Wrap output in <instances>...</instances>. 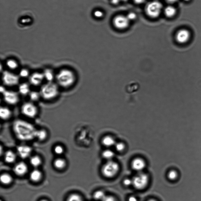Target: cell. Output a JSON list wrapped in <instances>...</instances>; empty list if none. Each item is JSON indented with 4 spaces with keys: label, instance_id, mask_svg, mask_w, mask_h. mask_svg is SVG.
Returning <instances> with one entry per match:
<instances>
[{
    "label": "cell",
    "instance_id": "obj_1",
    "mask_svg": "<svg viewBox=\"0 0 201 201\" xmlns=\"http://www.w3.org/2000/svg\"><path fill=\"white\" fill-rule=\"evenodd\" d=\"M57 85L64 88L70 87L76 81L75 73L71 69L64 68L59 70L55 76Z\"/></svg>",
    "mask_w": 201,
    "mask_h": 201
},
{
    "label": "cell",
    "instance_id": "obj_2",
    "mask_svg": "<svg viewBox=\"0 0 201 201\" xmlns=\"http://www.w3.org/2000/svg\"><path fill=\"white\" fill-rule=\"evenodd\" d=\"M39 93L43 99L47 100L53 99L58 95V85L53 82H48L42 86Z\"/></svg>",
    "mask_w": 201,
    "mask_h": 201
},
{
    "label": "cell",
    "instance_id": "obj_3",
    "mask_svg": "<svg viewBox=\"0 0 201 201\" xmlns=\"http://www.w3.org/2000/svg\"><path fill=\"white\" fill-rule=\"evenodd\" d=\"M120 169L118 164L111 160L107 161L103 165L102 169V172L105 177L111 178L117 175Z\"/></svg>",
    "mask_w": 201,
    "mask_h": 201
},
{
    "label": "cell",
    "instance_id": "obj_4",
    "mask_svg": "<svg viewBox=\"0 0 201 201\" xmlns=\"http://www.w3.org/2000/svg\"><path fill=\"white\" fill-rule=\"evenodd\" d=\"M162 4L157 1L148 2L146 6L145 11L147 15L152 18H156L159 16L162 11Z\"/></svg>",
    "mask_w": 201,
    "mask_h": 201
},
{
    "label": "cell",
    "instance_id": "obj_5",
    "mask_svg": "<svg viewBox=\"0 0 201 201\" xmlns=\"http://www.w3.org/2000/svg\"><path fill=\"white\" fill-rule=\"evenodd\" d=\"M132 185L134 188L139 190L145 189L148 185L149 178L146 174L139 172L133 178Z\"/></svg>",
    "mask_w": 201,
    "mask_h": 201
},
{
    "label": "cell",
    "instance_id": "obj_6",
    "mask_svg": "<svg viewBox=\"0 0 201 201\" xmlns=\"http://www.w3.org/2000/svg\"><path fill=\"white\" fill-rule=\"evenodd\" d=\"M14 127L16 133H33L35 134L36 131L31 124L20 120L15 121Z\"/></svg>",
    "mask_w": 201,
    "mask_h": 201
},
{
    "label": "cell",
    "instance_id": "obj_7",
    "mask_svg": "<svg viewBox=\"0 0 201 201\" xmlns=\"http://www.w3.org/2000/svg\"><path fill=\"white\" fill-rule=\"evenodd\" d=\"M20 110L23 115L29 118L35 117L38 112V107L32 102L24 103L22 105Z\"/></svg>",
    "mask_w": 201,
    "mask_h": 201
},
{
    "label": "cell",
    "instance_id": "obj_8",
    "mask_svg": "<svg viewBox=\"0 0 201 201\" xmlns=\"http://www.w3.org/2000/svg\"><path fill=\"white\" fill-rule=\"evenodd\" d=\"M2 80L5 85L12 87L19 84L20 78L13 73L5 71L2 74Z\"/></svg>",
    "mask_w": 201,
    "mask_h": 201
},
{
    "label": "cell",
    "instance_id": "obj_9",
    "mask_svg": "<svg viewBox=\"0 0 201 201\" xmlns=\"http://www.w3.org/2000/svg\"><path fill=\"white\" fill-rule=\"evenodd\" d=\"M2 94L5 102L8 104L14 105L18 103L20 101L18 94L13 91L6 90Z\"/></svg>",
    "mask_w": 201,
    "mask_h": 201
},
{
    "label": "cell",
    "instance_id": "obj_10",
    "mask_svg": "<svg viewBox=\"0 0 201 201\" xmlns=\"http://www.w3.org/2000/svg\"><path fill=\"white\" fill-rule=\"evenodd\" d=\"M129 20L127 17L123 15H118L114 19V26L119 29H124L127 28L129 25Z\"/></svg>",
    "mask_w": 201,
    "mask_h": 201
},
{
    "label": "cell",
    "instance_id": "obj_11",
    "mask_svg": "<svg viewBox=\"0 0 201 201\" xmlns=\"http://www.w3.org/2000/svg\"><path fill=\"white\" fill-rule=\"evenodd\" d=\"M44 79L43 73L35 72L29 76V82L34 86H38L42 84Z\"/></svg>",
    "mask_w": 201,
    "mask_h": 201
},
{
    "label": "cell",
    "instance_id": "obj_12",
    "mask_svg": "<svg viewBox=\"0 0 201 201\" xmlns=\"http://www.w3.org/2000/svg\"><path fill=\"white\" fill-rule=\"evenodd\" d=\"M146 163L144 160L140 157H136L133 160L131 166L133 170L138 172H142L146 167Z\"/></svg>",
    "mask_w": 201,
    "mask_h": 201
},
{
    "label": "cell",
    "instance_id": "obj_13",
    "mask_svg": "<svg viewBox=\"0 0 201 201\" xmlns=\"http://www.w3.org/2000/svg\"><path fill=\"white\" fill-rule=\"evenodd\" d=\"M190 36V33L187 30L185 29H181L179 31L177 34L176 39L179 43H184L187 42Z\"/></svg>",
    "mask_w": 201,
    "mask_h": 201
},
{
    "label": "cell",
    "instance_id": "obj_14",
    "mask_svg": "<svg viewBox=\"0 0 201 201\" xmlns=\"http://www.w3.org/2000/svg\"><path fill=\"white\" fill-rule=\"evenodd\" d=\"M28 168L26 164L24 162L18 163L14 167V171L15 175L18 176H23L27 172Z\"/></svg>",
    "mask_w": 201,
    "mask_h": 201
},
{
    "label": "cell",
    "instance_id": "obj_15",
    "mask_svg": "<svg viewBox=\"0 0 201 201\" xmlns=\"http://www.w3.org/2000/svg\"><path fill=\"white\" fill-rule=\"evenodd\" d=\"M18 152L22 158H26L32 152L31 148L26 145L20 146L17 148Z\"/></svg>",
    "mask_w": 201,
    "mask_h": 201
},
{
    "label": "cell",
    "instance_id": "obj_16",
    "mask_svg": "<svg viewBox=\"0 0 201 201\" xmlns=\"http://www.w3.org/2000/svg\"><path fill=\"white\" fill-rule=\"evenodd\" d=\"M12 116V112L9 108L7 107H1L0 109V116L1 119L3 120H8Z\"/></svg>",
    "mask_w": 201,
    "mask_h": 201
},
{
    "label": "cell",
    "instance_id": "obj_17",
    "mask_svg": "<svg viewBox=\"0 0 201 201\" xmlns=\"http://www.w3.org/2000/svg\"><path fill=\"white\" fill-rule=\"evenodd\" d=\"M115 139L112 137L107 136L104 137L102 140V143L105 147H111L116 144Z\"/></svg>",
    "mask_w": 201,
    "mask_h": 201
},
{
    "label": "cell",
    "instance_id": "obj_18",
    "mask_svg": "<svg viewBox=\"0 0 201 201\" xmlns=\"http://www.w3.org/2000/svg\"><path fill=\"white\" fill-rule=\"evenodd\" d=\"M42 177L41 172L39 170L35 169L30 173L29 178L32 181L38 182L40 181Z\"/></svg>",
    "mask_w": 201,
    "mask_h": 201
},
{
    "label": "cell",
    "instance_id": "obj_19",
    "mask_svg": "<svg viewBox=\"0 0 201 201\" xmlns=\"http://www.w3.org/2000/svg\"><path fill=\"white\" fill-rule=\"evenodd\" d=\"M16 159V155L12 151H8L5 153V162L7 163H12L15 162Z\"/></svg>",
    "mask_w": 201,
    "mask_h": 201
},
{
    "label": "cell",
    "instance_id": "obj_20",
    "mask_svg": "<svg viewBox=\"0 0 201 201\" xmlns=\"http://www.w3.org/2000/svg\"><path fill=\"white\" fill-rule=\"evenodd\" d=\"M19 93L22 95L25 96L30 93V88L27 83H23L20 84L19 87Z\"/></svg>",
    "mask_w": 201,
    "mask_h": 201
},
{
    "label": "cell",
    "instance_id": "obj_21",
    "mask_svg": "<svg viewBox=\"0 0 201 201\" xmlns=\"http://www.w3.org/2000/svg\"><path fill=\"white\" fill-rule=\"evenodd\" d=\"M53 165L56 168L58 169H62L66 166V162L65 160L61 158L56 159L53 163Z\"/></svg>",
    "mask_w": 201,
    "mask_h": 201
},
{
    "label": "cell",
    "instance_id": "obj_22",
    "mask_svg": "<svg viewBox=\"0 0 201 201\" xmlns=\"http://www.w3.org/2000/svg\"><path fill=\"white\" fill-rule=\"evenodd\" d=\"M1 181L4 185H8L12 182L13 179L12 177L7 173L2 174L1 176Z\"/></svg>",
    "mask_w": 201,
    "mask_h": 201
},
{
    "label": "cell",
    "instance_id": "obj_23",
    "mask_svg": "<svg viewBox=\"0 0 201 201\" xmlns=\"http://www.w3.org/2000/svg\"><path fill=\"white\" fill-rule=\"evenodd\" d=\"M102 157L108 161L111 160L115 156V153L113 151L110 149H107L104 151L102 153Z\"/></svg>",
    "mask_w": 201,
    "mask_h": 201
},
{
    "label": "cell",
    "instance_id": "obj_24",
    "mask_svg": "<svg viewBox=\"0 0 201 201\" xmlns=\"http://www.w3.org/2000/svg\"><path fill=\"white\" fill-rule=\"evenodd\" d=\"M43 74H44V79H47L48 82H52L55 77L53 71L50 69L45 70Z\"/></svg>",
    "mask_w": 201,
    "mask_h": 201
},
{
    "label": "cell",
    "instance_id": "obj_25",
    "mask_svg": "<svg viewBox=\"0 0 201 201\" xmlns=\"http://www.w3.org/2000/svg\"><path fill=\"white\" fill-rule=\"evenodd\" d=\"M164 11L165 15L169 17H172L176 13V9L172 6H167L165 8Z\"/></svg>",
    "mask_w": 201,
    "mask_h": 201
},
{
    "label": "cell",
    "instance_id": "obj_26",
    "mask_svg": "<svg viewBox=\"0 0 201 201\" xmlns=\"http://www.w3.org/2000/svg\"><path fill=\"white\" fill-rule=\"evenodd\" d=\"M41 162L40 157L37 156L32 157L30 159L31 164L34 167H39L41 164Z\"/></svg>",
    "mask_w": 201,
    "mask_h": 201
},
{
    "label": "cell",
    "instance_id": "obj_27",
    "mask_svg": "<svg viewBox=\"0 0 201 201\" xmlns=\"http://www.w3.org/2000/svg\"><path fill=\"white\" fill-rule=\"evenodd\" d=\"M6 66L11 70H15L18 67V63L17 61L13 59H9L6 62Z\"/></svg>",
    "mask_w": 201,
    "mask_h": 201
},
{
    "label": "cell",
    "instance_id": "obj_28",
    "mask_svg": "<svg viewBox=\"0 0 201 201\" xmlns=\"http://www.w3.org/2000/svg\"><path fill=\"white\" fill-rule=\"evenodd\" d=\"M47 132L44 130H40L36 131L35 136L38 138L39 140H44L47 137Z\"/></svg>",
    "mask_w": 201,
    "mask_h": 201
},
{
    "label": "cell",
    "instance_id": "obj_29",
    "mask_svg": "<svg viewBox=\"0 0 201 201\" xmlns=\"http://www.w3.org/2000/svg\"><path fill=\"white\" fill-rule=\"evenodd\" d=\"M106 196L104 192L102 190H97L93 194V197L95 199L97 200H103Z\"/></svg>",
    "mask_w": 201,
    "mask_h": 201
},
{
    "label": "cell",
    "instance_id": "obj_30",
    "mask_svg": "<svg viewBox=\"0 0 201 201\" xmlns=\"http://www.w3.org/2000/svg\"><path fill=\"white\" fill-rule=\"evenodd\" d=\"M29 98L32 102H36L39 99L40 97H41L40 93L38 92H30L29 94Z\"/></svg>",
    "mask_w": 201,
    "mask_h": 201
},
{
    "label": "cell",
    "instance_id": "obj_31",
    "mask_svg": "<svg viewBox=\"0 0 201 201\" xmlns=\"http://www.w3.org/2000/svg\"><path fill=\"white\" fill-rule=\"evenodd\" d=\"M66 201H84L81 196L77 194H70L68 197Z\"/></svg>",
    "mask_w": 201,
    "mask_h": 201
},
{
    "label": "cell",
    "instance_id": "obj_32",
    "mask_svg": "<svg viewBox=\"0 0 201 201\" xmlns=\"http://www.w3.org/2000/svg\"><path fill=\"white\" fill-rule=\"evenodd\" d=\"M115 148L117 152H121L125 150V145L124 143L122 142L116 143L115 145Z\"/></svg>",
    "mask_w": 201,
    "mask_h": 201
},
{
    "label": "cell",
    "instance_id": "obj_33",
    "mask_svg": "<svg viewBox=\"0 0 201 201\" xmlns=\"http://www.w3.org/2000/svg\"><path fill=\"white\" fill-rule=\"evenodd\" d=\"M177 173L175 171H171L168 174L169 178L171 180H175L177 177Z\"/></svg>",
    "mask_w": 201,
    "mask_h": 201
},
{
    "label": "cell",
    "instance_id": "obj_34",
    "mask_svg": "<svg viewBox=\"0 0 201 201\" xmlns=\"http://www.w3.org/2000/svg\"><path fill=\"white\" fill-rule=\"evenodd\" d=\"M54 151L56 154L60 155L63 153L64 148L61 145H57L55 147Z\"/></svg>",
    "mask_w": 201,
    "mask_h": 201
},
{
    "label": "cell",
    "instance_id": "obj_35",
    "mask_svg": "<svg viewBox=\"0 0 201 201\" xmlns=\"http://www.w3.org/2000/svg\"><path fill=\"white\" fill-rule=\"evenodd\" d=\"M20 76L23 78H26L29 76V70L26 69H22L20 72Z\"/></svg>",
    "mask_w": 201,
    "mask_h": 201
},
{
    "label": "cell",
    "instance_id": "obj_36",
    "mask_svg": "<svg viewBox=\"0 0 201 201\" xmlns=\"http://www.w3.org/2000/svg\"><path fill=\"white\" fill-rule=\"evenodd\" d=\"M126 17L129 21H130V20H135L137 16L136 14L134 13L131 12L128 14Z\"/></svg>",
    "mask_w": 201,
    "mask_h": 201
},
{
    "label": "cell",
    "instance_id": "obj_37",
    "mask_svg": "<svg viewBox=\"0 0 201 201\" xmlns=\"http://www.w3.org/2000/svg\"><path fill=\"white\" fill-rule=\"evenodd\" d=\"M123 183V184L125 186H130L131 185H132V179L131 180V179L129 178L125 179L124 180Z\"/></svg>",
    "mask_w": 201,
    "mask_h": 201
},
{
    "label": "cell",
    "instance_id": "obj_38",
    "mask_svg": "<svg viewBox=\"0 0 201 201\" xmlns=\"http://www.w3.org/2000/svg\"><path fill=\"white\" fill-rule=\"evenodd\" d=\"M102 201H117L114 197L111 196H106Z\"/></svg>",
    "mask_w": 201,
    "mask_h": 201
},
{
    "label": "cell",
    "instance_id": "obj_39",
    "mask_svg": "<svg viewBox=\"0 0 201 201\" xmlns=\"http://www.w3.org/2000/svg\"><path fill=\"white\" fill-rule=\"evenodd\" d=\"M94 15L97 18H101L103 16V13L102 11L99 10H97L95 11Z\"/></svg>",
    "mask_w": 201,
    "mask_h": 201
},
{
    "label": "cell",
    "instance_id": "obj_40",
    "mask_svg": "<svg viewBox=\"0 0 201 201\" xmlns=\"http://www.w3.org/2000/svg\"><path fill=\"white\" fill-rule=\"evenodd\" d=\"M146 0H134V1L135 3L137 4H142L143 2H145Z\"/></svg>",
    "mask_w": 201,
    "mask_h": 201
},
{
    "label": "cell",
    "instance_id": "obj_41",
    "mask_svg": "<svg viewBox=\"0 0 201 201\" xmlns=\"http://www.w3.org/2000/svg\"><path fill=\"white\" fill-rule=\"evenodd\" d=\"M129 201H138V199L135 197L131 196L129 197Z\"/></svg>",
    "mask_w": 201,
    "mask_h": 201
},
{
    "label": "cell",
    "instance_id": "obj_42",
    "mask_svg": "<svg viewBox=\"0 0 201 201\" xmlns=\"http://www.w3.org/2000/svg\"><path fill=\"white\" fill-rule=\"evenodd\" d=\"M120 1L121 0H111V2H112V4L116 5L118 4L120 2Z\"/></svg>",
    "mask_w": 201,
    "mask_h": 201
},
{
    "label": "cell",
    "instance_id": "obj_43",
    "mask_svg": "<svg viewBox=\"0 0 201 201\" xmlns=\"http://www.w3.org/2000/svg\"><path fill=\"white\" fill-rule=\"evenodd\" d=\"M166 1L170 3H174L176 2L178 0H166Z\"/></svg>",
    "mask_w": 201,
    "mask_h": 201
},
{
    "label": "cell",
    "instance_id": "obj_44",
    "mask_svg": "<svg viewBox=\"0 0 201 201\" xmlns=\"http://www.w3.org/2000/svg\"><path fill=\"white\" fill-rule=\"evenodd\" d=\"M5 90H6L5 89V88H4V87H2V86H1V93H3L5 91Z\"/></svg>",
    "mask_w": 201,
    "mask_h": 201
},
{
    "label": "cell",
    "instance_id": "obj_45",
    "mask_svg": "<svg viewBox=\"0 0 201 201\" xmlns=\"http://www.w3.org/2000/svg\"><path fill=\"white\" fill-rule=\"evenodd\" d=\"M157 201L155 200V199H149V200H148V201Z\"/></svg>",
    "mask_w": 201,
    "mask_h": 201
},
{
    "label": "cell",
    "instance_id": "obj_46",
    "mask_svg": "<svg viewBox=\"0 0 201 201\" xmlns=\"http://www.w3.org/2000/svg\"><path fill=\"white\" fill-rule=\"evenodd\" d=\"M40 201H48L46 200V199H42V200H41Z\"/></svg>",
    "mask_w": 201,
    "mask_h": 201
},
{
    "label": "cell",
    "instance_id": "obj_47",
    "mask_svg": "<svg viewBox=\"0 0 201 201\" xmlns=\"http://www.w3.org/2000/svg\"><path fill=\"white\" fill-rule=\"evenodd\" d=\"M121 1H125H125H128V0H121Z\"/></svg>",
    "mask_w": 201,
    "mask_h": 201
},
{
    "label": "cell",
    "instance_id": "obj_48",
    "mask_svg": "<svg viewBox=\"0 0 201 201\" xmlns=\"http://www.w3.org/2000/svg\"><path fill=\"white\" fill-rule=\"evenodd\" d=\"M184 1H189V0H184Z\"/></svg>",
    "mask_w": 201,
    "mask_h": 201
}]
</instances>
